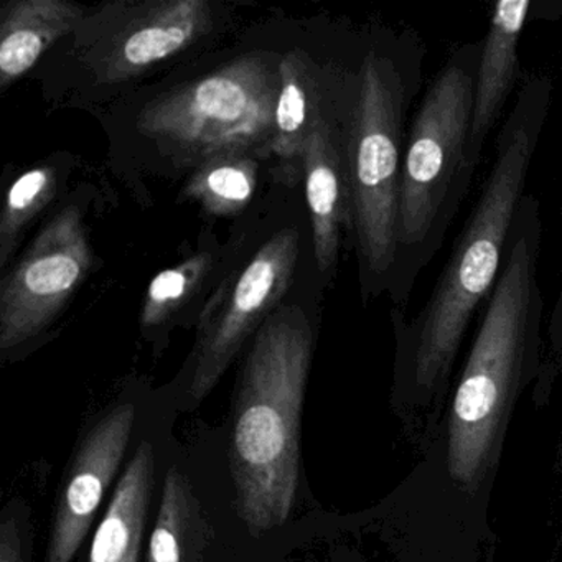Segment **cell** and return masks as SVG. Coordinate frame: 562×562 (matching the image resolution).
Masks as SVG:
<instances>
[{"mask_svg": "<svg viewBox=\"0 0 562 562\" xmlns=\"http://www.w3.org/2000/svg\"><path fill=\"white\" fill-rule=\"evenodd\" d=\"M256 180L258 166L251 154H218L200 162L183 195L199 202L210 215H238L251 202Z\"/></svg>", "mask_w": 562, "mask_h": 562, "instance_id": "obj_16", "label": "cell"}, {"mask_svg": "<svg viewBox=\"0 0 562 562\" xmlns=\"http://www.w3.org/2000/svg\"><path fill=\"white\" fill-rule=\"evenodd\" d=\"M551 101V78L535 75L522 81L496 136L482 192L432 292L413 317L391 312L400 368L416 393L430 394L446 386L470 324L495 289Z\"/></svg>", "mask_w": 562, "mask_h": 562, "instance_id": "obj_1", "label": "cell"}, {"mask_svg": "<svg viewBox=\"0 0 562 562\" xmlns=\"http://www.w3.org/2000/svg\"><path fill=\"white\" fill-rule=\"evenodd\" d=\"M424 52L409 34L373 45L361 57L347 124V180L364 295L390 291L396 266L401 177L420 83Z\"/></svg>", "mask_w": 562, "mask_h": 562, "instance_id": "obj_4", "label": "cell"}, {"mask_svg": "<svg viewBox=\"0 0 562 562\" xmlns=\"http://www.w3.org/2000/svg\"><path fill=\"white\" fill-rule=\"evenodd\" d=\"M482 41L460 45L424 93L407 134L401 177L396 266L390 294L406 311L417 279L446 241L476 169L470 126Z\"/></svg>", "mask_w": 562, "mask_h": 562, "instance_id": "obj_5", "label": "cell"}, {"mask_svg": "<svg viewBox=\"0 0 562 562\" xmlns=\"http://www.w3.org/2000/svg\"><path fill=\"white\" fill-rule=\"evenodd\" d=\"M81 5L67 0H11L0 14V88L8 90L42 55L80 27Z\"/></svg>", "mask_w": 562, "mask_h": 562, "instance_id": "obj_13", "label": "cell"}, {"mask_svg": "<svg viewBox=\"0 0 562 562\" xmlns=\"http://www.w3.org/2000/svg\"><path fill=\"white\" fill-rule=\"evenodd\" d=\"M0 562H24L21 531L14 518L4 519L0 526Z\"/></svg>", "mask_w": 562, "mask_h": 562, "instance_id": "obj_21", "label": "cell"}, {"mask_svg": "<svg viewBox=\"0 0 562 562\" xmlns=\"http://www.w3.org/2000/svg\"><path fill=\"white\" fill-rule=\"evenodd\" d=\"M562 373V272L558 295L551 314L546 322L544 351H542L541 368H539L536 394L539 400H546L554 386L555 380Z\"/></svg>", "mask_w": 562, "mask_h": 562, "instance_id": "obj_20", "label": "cell"}, {"mask_svg": "<svg viewBox=\"0 0 562 562\" xmlns=\"http://www.w3.org/2000/svg\"><path fill=\"white\" fill-rule=\"evenodd\" d=\"M57 193V172L48 166L22 173L5 196L0 216V266L5 268L25 226L47 209Z\"/></svg>", "mask_w": 562, "mask_h": 562, "instance_id": "obj_17", "label": "cell"}, {"mask_svg": "<svg viewBox=\"0 0 562 562\" xmlns=\"http://www.w3.org/2000/svg\"><path fill=\"white\" fill-rule=\"evenodd\" d=\"M212 266V255L199 252L190 256L176 268L157 274L147 289L143 312H140V325L144 330L162 325L177 311H180L202 288Z\"/></svg>", "mask_w": 562, "mask_h": 562, "instance_id": "obj_19", "label": "cell"}, {"mask_svg": "<svg viewBox=\"0 0 562 562\" xmlns=\"http://www.w3.org/2000/svg\"><path fill=\"white\" fill-rule=\"evenodd\" d=\"M314 331L299 307L272 312L255 335L233 404L229 472L251 535L288 521L301 475V420Z\"/></svg>", "mask_w": 562, "mask_h": 562, "instance_id": "obj_3", "label": "cell"}, {"mask_svg": "<svg viewBox=\"0 0 562 562\" xmlns=\"http://www.w3.org/2000/svg\"><path fill=\"white\" fill-rule=\"evenodd\" d=\"M93 265L83 218L68 206L44 226L0 285V350L37 337L64 311Z\"/></svg>", "mask_w": 562, "mask_h": 562, "instance_id": "obj_8", "label": "cell"}, {"mask_svg": "<svg viewBox=\"0 0 562 562\" xmlns=\"http://www.w3.org/2000/svg\"><path fill=\"white\" fill-rule=\"evenodd\" d=\"M279 93L274 111L271 150L284 164L304 162L305 144L312 124L322 113L317 85L305 58L291 52L278 67Z\"/></svg>", "mask_w": 562, "mask_h": 562, "instance_id": "obj_15", "label": "cell"}, {"mask_svg": "<svg viewBox=\"0 0 562 562\" xmlns=\"http://www.w3.org/2000/svg\"><path fill=\"white\" fill-rule=\"evenodd\" d=\"M154 482V450L144 440L114 490L88 562H139Z\"/></svg>", "mask_w": 562, "mask_h": 562, "instance_id": "obj_14", "label": "cell"}, {"mask_svg": "<svg viewBox=\"0 0 562 562\" xmlns=\"http://www.w3.org/2000/svg\"><path fill=\"white\" fill-rule=\"evenodd\" d=\"M212 8L205 0H162L139 5L100 55L104 81H124L189 48L210 31Z\"/></svg>", "mask_w": 562, "mask_h": 562, "instance_id": "obj_10", "label": "cell"}, {"mask_svg": "<svg viewBox=\"0 0 562 562\" xmlns=\"http://www.w3.org/2000/svg\"><path fill=\"white\" fill-rule=\"evenodd\" d=\"M302 164L311 210L315 259L321 272L327 274L337 266L341 228L351 226L347 180V127L340 134L328 123L324 113L318 114L312 124Z\"/></svg>", "mask_w": 562, "mask_h": 562, "instance_id": "obj_11", "label": "cell"}, {"mask_svg": "<svg viewBox=\"0 0 562 562\" xmlns=\"http://www.w3.org/2000/svg\"><path fill=\"white\" fill-rule=\"evenodd\" d=\"M531 9L529 0H503L493 5L488 31L482 41L470 126V162L475 169H479L486 139L515 90L521 68L519 44Z\"/></svg>", "mask_w": 562, "mask_h": 562, "instance_id": "obj_12", "label": "cell"}, {"mask_svg": "<svg viewBox=\"0 0 562 562\" xmlns=\"http://www.w3.org/2000/svg\"><path fill=\"white\" fill-rule=\"evenodd\" d=\"M297 256V229H281L206 302L196 328L193 400L200 403L215 390L246 340L278 307L292 284Z\"/></svg>", "mask_w": 562, "mask_h": 562, "instance_id": "obj_7", "label": "cell"}, {"mask_svg": "<svg viewBox=\"0 0 562 562\" xmlns=\"http://www.w3.org/2000/svg\"><path fill=\"white\" fill-rule=\"evenodd\" d=\"M279 75L262 57L238 58L140 111L144 136L200 162L218 154L271 147Z\"/></svg>", "mask_w": 562, "mask_h": 562, "instance_id": "obj_6", "label": "cell"}, {"mask_svg": "<svg viewBox=\"0 0 562 562\" xmlns=\"http://www.w3.org/2000/svg\"><path fill=\"white\" fill-rule=\"evenodd\" d=\"M192 486L177 467L164 479L162 502L149 542L147 562H183L187 535L193 521Z\"/></svg>", "mask_w": 562, "mask_h": 562, "instance_id": "obj_18", "label": "cell"}, {"mask_svg": "<svg viewBox=\"0 0 562 562\" xmlns=\"http://www.w3.org/2000/svg\"><path fill=\"white\" fill-rule=\"evenodd\" d=\"M136 423V406L121 404L97 420L78 443L55 506L45 562H71L113 483Z\"/></svg>", "mask_w": 562, "mask_h": 562, "instance_id": "obj_9", "label": "cell"}, {"mask_svg": "<svg viewBox=\"0 0 562 562\" xmlns=\"http://www.w3.org/2000/svg\"><path fill=\"white\" fill-rule=\"evenodd\" d=\"M541 206L535 195L525 193L450 407L447 467L453 482L469 492L479 488L495 465L513 404L541 368Z\"/></svg>", "mask_w": 562, "mask_h": 562, "instance_id": "obj_2", "label": "cell"}, {"mask_svg": "<svg viewBox=\"0 0 562 562\" xmlns=\"http://www.w3.org/2000/svg\"><path fill=\"white\" fill-rule=\"evenodd\" d=\"M531 18L544 19V21H552V19L562 18V0L555 2H532Z\"/></svg>", "mask_w": 562, "mask_h": 562, "instance_id": "obj_22", "label": "cell"}]
</instances>
